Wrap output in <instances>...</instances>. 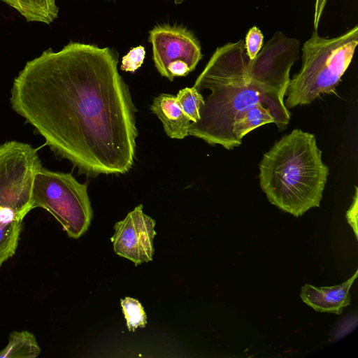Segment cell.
Masks as SVG:
<instances>
[{
	"instance_id": "cell-11",
	"label": "cell",
	"mask_w": 358,
	"mask_h": 358,
	"mask_svg": "<svg viewBox=\"0 0 358 358\" xmlns=\"http://www.w3.org/2000/svg\"><path fill=\"white\" fill-rule=\"evenodd\" d=\"M16 10L29 22L50 25L58 17L56 0H1Z\"/></svg>"
},
{
	"instance_id": "cell-6",
	"label": "cell",
	"mask_w": 358,
	"mask_h": 358,
	"mask_svg": "<svg viewBox=\"0 0 358 358\" xmlns=\"http://www.w3.org/2000/svg\"><path fill=\"white\" fill-rule=\"evenodd\" d=\"M148 41L152 44L155 66L170 81L193 71L203 57L199 40L182 25L157 24L149 31Z\"/></svg>"
},
{
	"instance_id": "cell-19",
	"label": "cell",
	"mask_w": 358,
	"mask_h": 358,
	"mask_svg": "<svg viewBox=\"0 0 358 358\" xmlns=\"http://www.w3.org/2000/svg\"><path fill=\"white\" fill-rule=\"evenodd\" d=\"M184 0H174L176 4H180L183 2Z\"/></svg>"
},
{
	"instance_id": "cell-3",
	"label": "cell",
	"mask_w": 358,
	"mask_h": 358,
	"mask_svg": "<svg viewBox=\"0 0 358 358\" xmlns=\"http://www.w3.org/2000/svg\"><path fill=\"white\" fill-rule=\"evenodd\" d=\"M259 185L268 201L295 217L319 207L329 176L315 135L300 129L282 136L259 163Z\"/></svg>"
},
{
	"instance_id": "cell-4",
	"label": "cell",
	"mask_w": 358,
	"mask_h": 358,
	"mask_svg": "<svg viewBox=\"0 0 358 358\" xmlns=\"http://www.w3.org/2000/svg\"><path fill=\"white\" fill-rule=\"evenodd\" d=\"M357 44V25L331 38L322 37L313 30L301 48V68L290 79L286 90V108L308 105L322 94L334 93L352 62Z\"/></svg>"
},
{
	"instance_id": "cell-10",
	"label": "cell",
	"mask_w": 358,
	"mask_h": 358,
	"mask_svg": "<svg viewBox=\"0 0 358 358\" xmlns=\"http://www.w3.org/2000/svg\"><path fill=\"white\" fill-rule=\"evenodd\" d=\"M151 110L162 121L165 133L171 138L189 136L190 120L180 108L176 96L162 94L153 99Z\"/></svg>"
},
{
	"instance_id": "cell-16",
	"label": "cell",
	"mask_w": 358,
	"mask_h": 358,
	"mask_svg": "<svg viewBox=\"0 0 358 358\" xmlns=\"http://www.w3.org/2000/svg\"><path fill=\"white\" fill-rule=\"evenodd\" d=\"M264 36L260 29L254 26L248 31L244 47L250 59H253L263 45Z\"/></svg>"
},
{
	"instance_id": "cell-15",
	"label": "cell",
	"mask_w": 358,
	"mask_h": 358,
	"mask_svg": "<svg viewBox=\"0 0 358 358\" xmlns=\"http://www.w3.org/2000/svg\"><path fill=\"white\" fill-rule=\"evenodd\" d=\"M145 55V48L139 45L131 48L129 52L122 57L121 70L134 73L143 63Z\"/></svg>"
},
{
	"instance_id": "cell-20",
	"label": "cell",
	"mask_w": 358,
	"mask_h": 358,
	"mask_svg": "<svg viewBox=\"0 0 358 358\" xmlns=\"http://www.w3.org/2000/svg\"><path fill=\"white\" fill-rule=\"evenodd\" d=\"M107 1H110V0H107Z\"/></svg>"
},
{
	"instance_id": "cell-2",
	"label": "cell",
	"mask_w": 358,
	"mask_h": 358,
	"mask_svg": "<svg viewBox=\"0 0 358 358\" xmlns=\"http://www.w3.org/2000/svg\"><path fill=\"white\" fill-rule=\"evenodd\" d=\"M300 42L275 32L253 59L239 40L217 48L194 87L202 96L200 119L191 122L189 135L227 150L262 125L285 130L291 113L284 98L289 73L299 59Z\"/></svg>"
},
{
	"instance_id": "cell-8",
	"label": "cell",
	"mask_w": 358,
	"mask_h": 358,
	"mask_svg": "<svg viewBox=\"0 0 358 358\" xmlns=\"http://www.w3.org/2000/svg\"><path fill=\"white\" fill-rule=\"evenodd\" d=\"M31 209L30 198L0 188V266L15 255L23 220Z\"/></svg>"
},
{
	"instance_id": "cell-18",
	"label": "cell",
	"mask_w": 358,
	"mask_h": 358,
	"mask_svg": "<svg viewBox=\"0 0 358 358\" xmlns=\"http://www.w3.org/2000/svg\"><path fill=\"white\" fill-rule=\"evenodd\" d=\"M327 0H315L313 17V28L317 31Z\"/></svg>"
},
{
	"instance_id": "cell-1",
	"label": "cell",
	"mask_w": 358,
	"mask_h": 358,
	"mask_svg": "<svg viewBox=\"0 0 358 358\" xmlns=\"http://www.w3.org/2000/svg\"><path fill=\"white\" fill-rule=\"evenodd\" d=\"M117 64L114 49L70 41L27 62L13 83V110L88 176L134 164L137 110Z\"/></svg>"
},
{
	"instance_id": "cell-9",
	"label": "cell",
	"mask_w": 358,
	"mask_h": 358,
	"mask_svg": "<svg viewBox=\"0 0 358 358\" xmlns=\"http://www.w3.org/2000/svg\"><path fill=\"white\" fill-rule=\"evenodd\" d=\"M357 273L358 270L350 278L338 285L317 287L306 284L301 287V298L316 311L341 315L350 304L349 291Z\"/></svg>"
},
{
	"instance_id": "cell-17",
	"label": "cell",
	"mask_w": 358,
	"mask_h": 358,
	"mask_svg": "<svg viewBox=\"0 0 358 358\" xmlns=\"http://www.w3.org/2000/svg\"><path fill=\"white\" fill-rule=\"evenodd\" d=\"M357 187H355V193L353 198V202L350 208V209L346 213L347 220L350 224V226L354 229L355 236L357 238Z\"/></svg>"
},
{
	"instance_id": "cell-12",
	"label": "cell",
	"mask_w": 358,
	"mask_h": 358,
	"mask_svg": "<svg viewBox=\"0 0 358 358\" xmlns=\"http://www.w3.org/2000/svg\"><path fill=\"white\" fill-rule=\"evenodd\" d=\"M41 352L34 334L27 330L14 331L8 345L0 351V358H36Z\"/></svg>"
},
{
	"instance_id": "cell-13",
	"label": "cell",
	"mask_w": 358,
	"mask_h": 358,
	"mask_svg": "<svg viewBox=\"0 0 358 358\" xmlns=\"http://www.w3.org/2000/svg\"><path fill=\"white\" fill-rule=\"evenodd\" d=\"M177 100L184 113L192 122H196L200 119L199 110L203 103L202 95L193 86L180 90Z\"/></svg>"
},
{
	"instance_id": "cell-7",
	"label": "cell",
	"mask_w": 358,
	"mask_h": 358,
	"mask_svg": "<svg viewBox=\"0 0 358 358\" xmlns=\"http://www.w3.org/2000/svg\"><path fill=\"white\" fill-rule=\"evenodd\" d=\"M140 204L114 226L110 240L114 252L131 261L135 266L152 259L155 220L145 215Z\"/></svg>"
},
{
	"instance_id": "cell-5",
	"label": "cell",
	"mask_w": 358,
	"mask_h": 358,
	"mask_svg": "<svg viewBox=\"0 0 358 358\" xmlns=\"http://www.w3.org/2000/svg\"><path fill=\"white\" fill-rule=\"evenodd\" d=\"M31 206L48 211L67 235L76 239L87 231L93 217L87 183H80L71 173L43 167L34 177Z\"/></svg>"
},
{
	"instance_id": "cell-14",
	"label": "cell",
	"mask_w": 358,
	"mask_h": 358,
	"mask_svg": "<svg viewBox=\"0 0 358 358\" xmlns=\"http://www.w3.org/2000/svg\"><path fill=\"white\" fill-rule=\"evenodd\" d=\"M120 304L129 331H134L138 327L146 325V314L138 300L127 296L120 300Z\"/></svg>"
}]
</instances>
